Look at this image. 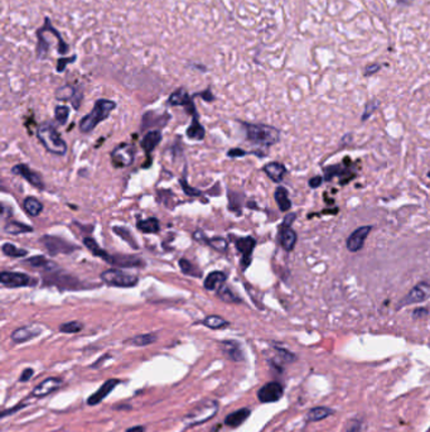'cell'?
<instances>
[{"instance_id":"1","label":"cell","mask_w":430,"mask_h":432,"mask_svg":"<svg viewBox=\"0 0 430 432\" xmlns=\"http://www.w3.org/2000/svg\"><path fill=\"white\" fill-rule=\"evenodd\" d=\"M242 125L246 132V138L256 145L271 147L280 141V132L276 128L265 124H250V123H242Z\"/></svg>"},{"instance_id":"2","label":"cell","mask_w":430,"mask_h":432,"mask_svg":"<svg viewBox=\"0 0 430 432\" xmlns=\"http://www.w3.org/2000/svg\"><path fill=\"white\" fill-rule=\"evenodd\" d=\"M116 107V104L111 100L107 99H100L95 102V106L91 110V113H88L87 115L84 116L80 122V130L82 133H90L97 127L99 123H101L102 120L109 118V115L111 114V111Z\"/></svg>"},{"instance_id":"3","label":"cell","mask_w":430,"mask_h":432,"mask_svg":"<svg viewBox=\"0 0 430 432\" xmlns=\"http://www.w3.org/2000/svg\"><path fill=\"white\" fill-rule=\"evenodd\" d=\"M37 137L48 152L57 155H63L67 152V144L52 123H43L37 130Z\"/></svg>"},{"instance_id":"4","label":"cell","mask_w":430,"mask_h":432,"mask_svg":"<svg viewBox=\"0 0 430 432\" xmlns=\"http://www.w3.org/2000/svg\"><path fill=\"white\" fill-rule=\"evenodd\" d=\"M217 411H218V402L215 399H203L183 417L182 421L188 427L198 426L214 418Z\"/></svg>"},{"instance_id":"5","label":"cell","mask_w":430,"mask_h":432,"mask_svg":"<svg viewBox=\"0 0 430 432\" xmlns=\"http://www.w3.org/2000/svg\"><path fill=\"white\" fill-rule=\"evenodd\" d=\"M101 281L109 286H114V287H134L138 285V278L131 274H128L125 272L120 271V269H107V271L101 273Z\"/></svg>"},{"instance_id":"6","label":"cell","mask_w":430,"mask_h":432,"mask_svg":"<svg viewBox=\"0 0 430 432\" xmlns=\"http://www.w3.org/2000/svg\"><path fill=\"white\" fill-rule=\"evenodd\" d=\"M430 298V282L423 281L418 285L414 286V288L409 292L408 294H405L401 298L399 303H397V310L406 307L410 305H416V303H422L427 299Z\"/></svg>"},{"instance_id":"7","label":"cell","mask_w":430,"mask_h":432,"mask_svg":"<svg viewBox=\"0 0 430 432\" xmlns=\"http://www.w3.org/2000/svg\"><path fill=\"white\" fill-rule=\"evenodd\" d=\"M135 158V149L131 144L123 143L111 152V162L116 168H124V167L132 164Z\"/></svg>"},{"instance_id":"8","label":"cell","mask_w":430,"mask_h":432,"mask_svg":"<svg viewBox=\"0 0 430 432\" xmlns=\"http://www.w3.org/2000/svg\"><path fill=\"white\" fill-rule=\"evenodd\" d=\"M41 243L44 245V248L47 249L51 254H70L73 250H76L77 246L73 245V244L68 243L62 238L57 237H51V235H44V237L41 239Z\"/></svg>"},{"instance_id":"9","label":"cell","mask_w":430,"mask_h":432,"mask_svg":"<svg viewBox=\"0 0 430 432\" xmlns=\"http://www.w3.org/2000/svg\"><path fill=\"white\" fill-rule=\"evenodd\" d=\"M284 394V387L279 382H269L258 390V399L261 403H274Z\"/></svg>"},{"instance_id":"10","label":"cell","mask_w":430,"mask_h":432,"mask_svg":"<svg viewBox=\"0 0 430 432\" xmlns=\"http://www.w3.org/2000/svg\"><path fill=\"white\" fill-rule=\"evenodd\" d=\"M0 282L10 288L29 287V286L37 285V280H33L24 273H18V272H3L0 274Z\"/></svg>"},{"instance_id":"11","label":"cell","mask_w":430,"mask_h":432,"mask_svg":"<svg viewBox=\"0 0 430 432\" xmlns=\"http://www.w3.org/2000/svg\"><path fill=\"white\" fill-rule=\"evenodd\" d=\"M372 230V225H363L360 226L358 229L354 230L346 240V246L351 253H357L358 250L363 248L366 239L370 235Z\"/></svg>"},{"instance_id":"12","label":"cell","mask_w":430,"mask_h":432,"mask_svg":"<svg viewBox=\"0 0 430 432\" xmlns=\"http://www.w3.org/2000/svg\"><path fill=\"white\" fill-rule=\"evenodd\" d=\"M168 104L172 105V106H183L187 110V113H189L193 116H198L193 99H191V96L188 95V93L184 89H178L177 91L172 94L169 96Z\"/></svg>"},{"instance_id":"13","label":"cell","mask_w":430,"mask_h":432,"mask_svg":"<svg viewBox=\"0 0 430 432\" xmlns=\"http://www.w3.org/2000/svg\"><path fill=\"white\" fill-rule=\"evenodd\" d=\"M235 245H236L237 250L242 254L241 259V268L246 269L251 263V255L255 249L256 240L253 237H245L235 239Z\"/></svg>"},{"instance_id":"14","label":"cell","mask_w":430,"mask_h":432,"mask_svg":"<svg viewBox=\"0 0 430 432\" xmlns=\"http://www.w3.org/2000/svg\"><path fill=\"white\" fill-rule=\"evenodd\" d=\"M62 385V379L56 378V377H51V378H47L44 381L41 382L37 387H34V389L32 390V397H36V398H43V397H47L51 393L56 392L59 387Z\"/></svg>"},{"instance_id":"15","label":"cell","mask_w":430,"mask_h":432,"mask_svg":"<svg viewBox=\"0 0 430 432\" xmlns=\"http://www.w3.org/2000/svg\"><path fill=\"white\" fill-rule=\"evenodd\" d=\"M43 329L41 325H37V324H33V325H28V326H23V328L17 329V330L13 331V334H11V340L14 342H17V344H22V342H26L28 341V340L34 339V337H37V336H40L41 334H42Z\"/></svg>"},{"instance_id":"16","label":"cell","mask_w":430,"mask_h":432,"mask_svg":"<svg viewBox=\"0 0 430 432\" xmlns=\"http://www.w3.org/2000/svg\"><path fill=\"white\" fill-rule=\"evenodd\" d=\"M109 264L115 267H125V268H143L145 266L144 259L138 255H110Z\"/></svg>"},{"instance_id":"17","label":"cell","mask_w":430,"mask_h":432,"mask_svg":"<svg viewBox=\"0 0 430 432\" xmlns=\"http://www.w3.org/2000/svg\"><path fill=\"white\" fill-rule=\"evenodd\" d=\"M119 384H120V381H119V379H109V381L105 382L99 389L96 390L92 395L88 397L87 398L88 406H96V404L101 403V402L106 398L107 395L118 387Z\"/></svg>"},{"instance_id":"18","label":"cell","mask_w":430,"mask_h":432,"mask_svg":"<svg viewBox=\"0 0 430 432\" xmlns=\"http://www.w3.org/2000/svg\"><path fill=\"white\" fill-rule=\"evenodd\" d=\"M333 177H346V184L356 177V173L351 171V166L333 164L324 168V181H331Z\"/></svg>"},{"instance_id":"19","label":"cell","mask_w":430,"mask_h":432,"mask_svg":"<svg viewBox=\"0 0 430 432\" xmlns=\"http://www.w3.org/2000/svg\"><path fill=\"white\" fill-rule=\"evenodd\" d=\"M297 233L290 228V226L280 224L279 226V243L283 246V249L287 251H292L297 244Z\"/></svg>"},{"instance_id":"20","label":"cell","mask_w":430,"mask_h":432,"mask_svg":"<svg viewBox=\"0 0 430 432\" xmlns=\"http://www.w3.org/2000/svg\"><path fill=\"white\" fill-rule=\"evenodd\" d=\"M11 171L15 175L22 176L23 178H26L27 181L33 185L34 187H38V189H43L44 187V182H43L42 177L38 173L34 172V171H32L26 164H17V166L13 167Z\"/></svg>"},{"instance_id":"21","label":"cell","mask_w":430,"mask_h":432,"mask_svg":"<svg viewBox=\"0 0 430 432\" xmlns=\"http://www.w3.org/2000/svg\"><path fill=\"white\" fill-rule=\"evenodd\" d=\"M56 97L58 100H63V101H72L75 109H79L80 102L82 100V94L71 85H66L57 90Z\"/></svg>"},{"instance_id":"22","label":"cell","mask_w":430,"mask_h":432,"mask_svg":"<svg viewBox=\"0 0 430 432\" xmlns=\"http://www.w3.org/2000/svg\"><path fill=\"white\" fill-rule=\"evenodd\" d=\"M264 172L266 173L267 177H269L271 181L279 184V182H281L283 180H284V176L285 173H287V168H285L284 164L280 163V162H270V163L265 164L264 166Z\"/></svg>"},{"instance_id":"23","label":"cell","mask_w":430,"mask_h":432,"mask_svg":"<svg viewBox=\"0 0 430 432\" xmlns=\"http://www.w3.org/2000/svg\"><path fill=\"white\" fill-rule=\"evenodd\" d=\"M250 413L251 411L249 408H240V410L226 416L225 425L228 427H232V429H236V427L241 426L250 417Z\"/></svg>"},{"instance_id":"24","label":"cell","mask_w":430,"mask_h":432,"mask_svg":"<svg viewBox=\"0 0 430 432\" xmlns=\"http://www.w3.org/2000/svg\"><path fill=\"white\" fill-rule=\"evenodd\" d=\"M226 280H227V277H226V274L223 272H212L206 277L203 286L208 291H218L219 287H222L225 285Z\"/></svg>"},{"instance_id":"25","label":"cell","mask_w":430,"mask_h":432,"mask_svg":"<svg viewBox=\"0 0 430 432\" xmlns=\"http://www.w3.org/2000/svg\"><path fill=\"white\" fill-rule=\"evenodd\" d=\"M221 350L233 362H241L244 359L241 346L236 341H222L221 342Z\"/></svg>"},{"instance_id":"26","label":"cell","mask_w":430,"mask_h":432,"mask_svg":"<svg viewBox=\"0 0 430 432\" xmlns=\"http://www.w3.org/2000/svg\"><path fill=\"white\" fill-rule=\"evenodd\" d=\"M26 263L31 267H33V268H42L48 272H53L56 269H58V264L57 263L47 259L43 255H34V257L28 258V259H26Z\"/></svg>"},{"instance_id":"27","label":"cell","mask_w":430,"mask_h":432,"mask_svg":"<svg viewBox=\"0 0 430 432\" xmlns=\"http://www.w3.org/2000/svg\"><path fill=\"white\" fill-rule=\"evenodd\" d=\"M162 141V134L159 130H152L148 134L144 136V138L141 139V148L145 150V153H150L152 150H154V148L157 147L159 142Z\"/></svg>"},{"instance_id":"28","label":"cell","mask_w":430,"mask_h":432,"mask_svg":"<svg viewBox=\"0 0 430 432\" xmlns=\"http://www.w3.org/2000/svg\"><path fill=\"white\" fill-rule=\"evenodd\" d=\"M274 196H275V201L276 203H278L280 211L285 212L288 211V210H290V207H292V201H290L289 193H288V190L285 189V187L279 186L278 189L275 190Z\"/></svg>"},{"instance_id":"29","label":"cell","mask_w":430,"mask_h":432,"mask_svg":"<svg viewBox=\"0 0 430 432\" xmlns=\"http://www.w3.org/2000/svg\"><path fill=\"white\" fill-rule=\"evenodd\" d=\"M333 415V410L328 408V407H314L312 410L308 411L306 413V421L308 422H318L322 421L324 418L329 417Z\"/></svg>"},{"instance_id":"30","label":"cell","mask_w":430,"mask_h":432,"mask_svg":"<svg viewBox=\"0 0 430 432\" xmlns=\"http://www.w3.org/2000/svg\"><path fill=\"white\" fill-rule=\"evenodd\" d=\"M43 29H44L45 32H48V33H53L54 36H56V38L57 40H58V49H57V51L59 52V53L61 54H66L68 52V45L67 43L65 42V41H63V38H62V36H61V33H59L58 31H57L56 28H54L53 26H52V23H51V20H49V18H45V20H44V26L42 27Z\"/></svg>"},{"instance_id":"31","label":"cell","mask_w":430,"mask_h":432,"mask_svg":"<svg viewBox=\"0 0 430 432\" xmlns=\"http://www.w3.org/2000/svg\"><path fill=\"white\" fill-rule=\"evenodd\" d=\"M136 226L140 232L146 233V234H155L161 230V224L159 220L155 218L145 219V220H139L136 223Z\"/></svg>"},{"instance_id":"32","label":"cell","mask_w":430,"mask_h":432,"mask_svg":"<svg viewBox=\"0 0 430 432\" xmlns=\"http://www.w3.org/2000/svg\"><path fill=\"white\" fill-rule=\"evenodd\" d=\"M187 136L193 141H201L205 138V128L198 122V116H193V119H192L191 125L187 129Z\"/></svg>"},{"instance_id":"33","label":"cell","mask_w":430,"mask_h":432,"mask_svg":"<svg viewBox=\"0 0 430 432\" xmlns=\"http://www.w3.org/2000/svg\"><path fill=\"white\" fill-rule=\"evenodd\" d=\"M4 232L10 235H19L26 234V233H32L33 232V228L29 225H26V224L18 223V221H10V223H8L4 226Z\"/></svg>"},{"instance_id":"34","label":"cell","mask_w":430,"mask_h":432,"mask_svg":"<svg viewBox=\"0 0 430 432\" xmlns=\"http://www.w3.org/2000/svg\"><path fill=\"white\" fill-rule=\"evenodd\" d=\"M158 340L157 334H143V335L134 336L131 339L127 340V344H131L134 346H146V345L154 344Z\"/></svg>"},{"instance_id":"35","label":"cell","mask_w":430,"mask_h":432,"mask_svg":"<svg viewBox=\"0 0 430 432\" xmlns=\"http://www.w3.org/2000/svg\"><path fill=\"white\" fill-rule=\"evenodd\" d=\"M23 206H24V210L27 211V214L31 215V216H38L43 210L42 202L40 200H37L36 197H31V196L24 200Z\"/></svg>"},{"instance_id":"36","label":"cell","mask_w":430,"mask_h":432,"mask_svg":"<svg viewBox=\"0 0 430 432\" xmlns=\"http://www.w3.org/2000/svg\"><path fill=\"white\" fill-rule=\"evenodd\" d=\"M202 324L205 326H207L208 329H212V330H218V329H225L230 325V322L226 321L223 317L217 316V315H211V316H207L202 321Z\"/></svg>"},{"instance_id":"37","label":"cell","mask_w":430,"mask_h":432,"mask_svg":"<svg viewBox=\"0 0 430 432\" xmlns=\"http://www.w3.org/2000/svg\"><path fill=\"white\" fill-rule=\"evenodd\" d=\"M84 244L87 246V249L91 251V253H92L93 255H96V257H99V258H102L105 262H107V260H109L110 254H107L106 251L102 250V249L100 248L99 244L95 241V239H92L91 237H86L84 239Z\"/></svg>"},{"instance_id":"38","label":"cell","mask_w":430,"mask_h":432,"mask_svg":"<svg viewBox=\"0 0 430 432\" xmlns=\"http://www.w3.org/2000/svg\"><path fill=\"white\" fill-rule=\"evenodd\" d=\"M217 296L219 297V299H222L223 302H226V303H240L241 302V299H240L239 297L233 293L230 288H228L227 286H225V285H223L222 287H219V289L217 291Z\"/></svg>"},{"instance_id":"39","label":"cell","mask_w":430,"mask_h":432,"mask_svg":"<svg viewBox=\"0 0 430 432\" xmlns=\"http://www.w3.org/2000/svg\"><path fill=\"white\" fill-rule=\"evenodd\" d=\"M179 267H180V271H182L184 274H189V276H192V277H197V278L202 277V271L198 269L196 266H193L189 260L180 259Z\"/></svg>"},{"instance_id":"40","label":"cell","mask_w":430,"mask_h":432,"mask_svg":"<svg viewBox=\"0 0 430 432\" xmlns=\"http://www.w3.org/2000/svg\"><path fill=\"white\" fill-rule=\"evenodd\" d=\"M1 251H3L5 255H8V257H13V258H22V257H26V255L28 254V251H27L26 249H19L10 243L3 244V246H1Z\"/></svg>"},{"instance_id":"41","label":"cell","mask_w":430,"mask_h":432,"mask_svg":"<svg viewBox=\"0 0 430 432\" xmlns=\"http://www.w3.org/2000/svg\"><path fill=\"white\" fill-rule=\"evenodd\" d=\"M168 114H164V115H157L155 113H146L143 118V125L144 128L152 127L157 123L158 125H162L163 127L167 122H163V118H167Z\"/></svg>"},{"instance_id":"42","label":"cell","mask_w":430,"mask_h":432,"mask_svg":"<svg viewBox=\"0 0 430 432\" xmlns=\"http://www.w3.org/2000/svg\"><path fill=\"white\" fill-rule=\"evenodd\" d=\"M274 350L276 353V358L283 363H293L297 360L296 354H293L292 351L287 350L284 347L281 346H274Z\"/></svg>"},{"instance_id":"43","label":"cell","mask_w":430,"mask_h":432,"mask_svg":"<svg viewBox=\"0 0 430 432\" xmlns=\"http://www.w3.org/2000/svg\"><path fill=\"white\" fill-rule=\"evenodd\" d=\"M84 329V324L80 321H71L59 326V331L63 334H76Z\"/></svg>"},{"instance_id":"44","label":"cell","mask_w":430,"mask_h":432,"mask_svg":"<svg viewBox=\"0 0 430 432\" xmlns=\"http://www.w3.org/2000/svg\"><path fill=\"white\" fill-rule=\"evenodd\" d=\"M54 116H56V120L59 124L65 125L68 120V116H70V107L65 106V105H59L54 110Z\"/></svg>"},{"instance_id":"45","label":"cell","mask_w":430,"mask_h":432,"mask_svg":"<svg viewBox=\"0 0 430 432\" xmlns=\"http://www.w3.org/2000/svg\"><path fill=\"white\" fill-rule=\"evenodd\" d=\"M208 245L214 248L215 250L219 251V253H226L228 248V244L226 241V239L223 238H212V239H208Z\"/></svg>"},{"instance_id":"46","label":"cell","mask_w":430,"mask_h":432,"mask_svg":"<svg viewBox=\"0 0 430 432\" xmlns=\"http://www.w3.org/2000/svg\"><path fill=\"white\" fill-rule=\"evenodd\" d=\"M113 230H114V233H116V234L119 235V237L123 238L125 241H128L129 244H131L132 248H138V244H136V241L132 239V235H131V233L129 232V230L125 229V228H123V226H114Z\"/></svg>"},{"instance_id":"47","label":"cell","mask_w":430,"mask_h":432,"mask_svg":"<svg viewBox=\"0 0 430 432\" xmlns=\"http://www.w3.org/2000/svg\"><path fill=\"white\" fill-rule=\"evenodd\" d=\"M379 105H380V102L377 101V100H371V101H368L367 104H366L365 111H363L362 118H361V120H362V122H366L367 119L371 118L372 114H374L375 111L377 110V107H379Z\"/></svg>"},{"instance_id":"48","label":"cell","mask_w":430,"mask_h":432,"mask_svg":"<svg viewBox=\"0 0 430 432\" xmlns=\"http://www.w3.org/2000/svg\"><path fill=\"white\" fill-rule=\"evenodd\" d=\"M179 184L182 185V189L183 191H184V193L188 196H191V197H198V196H201V191H198L197 189H193V187L189 186L188 184H187V181L184 180V178H182L179 181Z\"/></svg>"},{"instance_id":"49","label":"cell","mask_w":430,"mask_h":432,"mask_svg":"<svg viewBox=\"0 0 430 432\" xmlns=\"http://www.w3.org/2000/svg\"><path fill=\"white\" fill-rule=\"evenodd\" d=\"M344 432H363V424L360 420H352L347 425V429Z\"/></svg>"},{"instance_id":"50","label":"cell","mask_w":430,"mask_h":432,"mask_svg":"<svg viewBox=\"0 0 430 432\" xmlns=\"http://www.w3.org/2000/svg\"><path fill=\"white\" fill-rule=\"evenodd\" d=\"M380 68H381V65H379V63H371V65L366 66L365 71H363V75L365 76H372V75L379 72Z\"/></svg>"},{"instance_id":"51","label":"cell","mask_w":430,"mask_h":432,"mask_svg":"<svg viewBox=\"0 0 430 432\" xmlns=\"http://www.w3.org/2000/svg\"><path fill=\"white\" fill-rule=\"evenodd\" d=\"M75 59H76V56H73L72 58H59L58 63H57V71H58V72H62V71H65L66 65H67V63L73 62Z\"/></svg>"},{"instance_id":"52","label":"cell","mask_w":430,"mask_h":432,"mask_svg":"<svg viewBox=\"0 0 430 432\" xmlns=\"http://www.w3.org/2000/svg\"><path fill=\"white\" fill-rule=\"evenodd\" d=\"M26 406H28V403H24V402H22V404L19 403V404H17L15 407H13V408H9V410L3 411V412H1V417H6V416H9V415H13V413H15L17 411L22 410V408H24Z\"/></svg>"},{"instance_id":"53","label":"cell","mask_w":430,"mask_h":432,"mask_svg":"<svg viewBox=\"0 0 430 432\" xmlns=\"http://www.w3.org/2000/svg\"><path fill=\"white\" fill-rule=\"evenodd\" d=\"M193 239L201 244H208V238L206 237L205 233L201 232V230H197V232L193 233Z\"/></svg>"},{"instance_id":"54","label":"cell","mask_w":430,"mask_h":432,"mask_svg":"<svg viewBox=\"0 0 430 432\" xmlns=\"http://www.w3.org/2000/svg\"><path fill=\"white\" fill-rule=\"evenodd\" d=\"M323 181H324V177H322V176H314V177H312L309 180L310 189H318Z\"/></svg>"},{"instance_id":"55","label":"cell","mask_w":430,"mask_h":432,"mask_svg":"<svg viewBox=\"0 0 430 432\" xmlns=\"http://www.w3.org/2000/svg\"><path fill=\"white\" fill-rule=\"evenodd\" d=\"M33 373H34V370L31 369V368H27V369H24L23 370L22 376H20L19 382H22V383H26V382H28L29 379L33 377Z\"/></svg>"},{"instance_id":"56","label":"cell","mask_w":430,"mask_h":432,"mask_svg":"<svg viewBox=\"0 0 430 432\" xmlns=\"http://www.w3.org/2000/svg\"><path fill=\"white\" fill-rule=\"evenodd\" d=\"M428 314H429V311H428L427 308L419 307V308H416V310H414L413 317L414 319H420V317H425Z\"/></svg>"},{"instance_id":"57","label":"cell","mask_w":430,"mask_h":432,"mask_svg":"<svg viewBox=\"0 0 430 432\" xmlns=\"http://www.w3.org/2000/svg\"><path fill=\"white\" fill-rule=\"evenodd\" d=\"M227 154L230 155V157H241V155L246 154V152L242 149H231V150H228Z\"/></svg>"},{"instance_id":"58","label":"cell","mask_w":430,"mask_h":432,"mask_svg":"<svg viewBox=\"0 0 430 432\" xmlns=\"http://www.w3.org/2000/svg\"><path fill=\"white\" fill-rule=\"evenodd\" d=\"M198 95L200 96H202L203 99L206 100V101H212V100L215 99L214 97V95H212L211 94V91H210V89H208V90H206L205 93H201V94H198Z\"/></svg>"},{"instance_id":"59","label":"cell","mask_w":430,"mask_h":432,"mask_svg":"<svg viewBox=\"0 0 430 432\" xmlns=\"http://www.w3.org/2000/svg\"><path fill=\"white\" fill-rule=\"evenodd\" d=\"M127 432H145V427L144 426H134L127 430Z\"/></svg>"},{"instance_id":"60","label":"cell","mask_w":430,"mask_h":432,"mask_svg":"<svg viewBox=\"0 0 430 432\" xmlns=\"http://www.w3.org/2000/svg\"><path fill=\"white\" fill-rule=\"evenodd\" d=\"M428 176H429V177H430V173H429V175H428Z\"/></svg>"}]
</instances>
